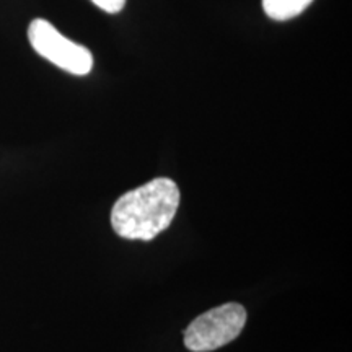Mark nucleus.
<instances>
[{"label":"nucleus","mask_w":352,"mask_h":352,"mask_svg":"<svg viewBox=\"0 0 352 352\" xmlns=\"http://www.w3.org/2000/svg\"><path fill=\"white\" fill-rule=\"evenodd\" d=\"M178 206V184L170 178H155L114 202L113 230L121 239L151 241L171 226Z\"/></svg>","instance_id":"obj_1"},{"label":"nucleus","mask_w":352,"mask_h":352,"mask_svg":"<svg viewBox=\"0 0 352 352\" xmlns=\"http://www.w3.org/2000/svg\"><path fill=\"white\" fill-rule=\"evenodd\" d=\"M246 310L240 303H223L197 316L184 331V346L191 352H210L240 336Z\"/></svg>","instance_id":"obj_2"},{"label":"nucleus","mask_w":352,"mask_h":352,"mask_svg":"<svg viewBox=\"0 0 352 352\" xmlns=\"http://www.w3.org/2000/svg\"><path fill=\"white\" fill-rule=\"evenodd\" d=\"M28 39L39 56L72 76H88L94 69L91 52L82 44L65 38L47 20H33L28 28Z\"/></svg>","instance_id":"obj_3"},{"label":"nucleus","mask_w":352,"mask_h":352,"mask_svg":"<svg viewBox=\"0 0 352 352\" xmlns=\"http://www.w3.org/2000/svg\"><path fill=\"white\" fill-rule=\"evenodd\" d=\"M314 0H263V10L276 21L296 19Z\"/></svg>","instance_id":"obj_4"},{"label":"nucleus","mask_w":352,"mask_h":352,"mask_svg":"<svg viewBox=\"0 0 352 352\" xmlns=\"http://www.w3.org/2000/svg\"><path fill=\"white\" fill-rule=\"evenodd\" d=\"M91 2L107 13H118L126 6V0H91Z\"/></svg>","instance_id":"obj_5"}]
</instances>
